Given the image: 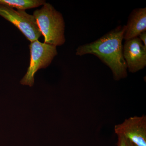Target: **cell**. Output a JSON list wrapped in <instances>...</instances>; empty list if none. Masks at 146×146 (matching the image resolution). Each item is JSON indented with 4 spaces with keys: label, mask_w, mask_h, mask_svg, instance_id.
Masks as SVG:
<instances>
[{
    "label": "cell",
    "mask_w": 146,
    "mask_h": 146,
    "mask_svg": "<svg viewBox=\"0 0 146 146\" xmlns=\"http://www.w3.org/2000/svg\"><path fill=\"white\" fill-rule=\"evenodd\" d=\"M125 30V25L119 26L96 41L80 46L76 54L94 55L110 68L115 80L125 78L127 69L122 45Z\"/></svg>",
    "instance_id": "cell-1"
},
{
    "label": "cell",
    "mask_w": 146,
    "mask_h": 146,
    "mask_svg": "<svg viewBox=\"0 0 146 146\" xmlns=\"http://www.w3.org/2000/svg\"><path fill=\"white\" fill-rule=\"evenodd\" d=\"M46 44L60 46L65 42V22L63 16L49 3H46L33 13Z\"/></svg>",
    "instance_id": "cell-2"
},
{
    "label": "cell",
    "mask_w": 146,
    "mask_h": 146,
    "mask_svg": "<svg viewBox=\"0 0 146 146\" xmlns=\"http://www.w3.org/2000/svg\"><path fill=\"white\" fill-rule=\"evenodd\" d=\"M30 50V61L26 74L20 81L21 84L32 87L34 84V76L39 69L46 68L51 63L57 54L56 46L39 42H31L29 46Z\"/></svg>",
    "instance_id": "cell-3"
},
{
    "label": "cell",
    "mask_w": 146,
    "mask_h": 146,
    "mask_svg": "<svg viewBox=\"0 0 146 146\" xmlns=\"http://www.w3.org/2000/svg\"><path fill=\"white\" fill-rule=\"evenodd\" d=\"M0 16L17 27L31 42L38 40L42 35L34 16L25 10H15L0 5Z\"/></svg>",
    "instance_id": "cell-4"
},
{
    "label": "cell",
    "mask_w": 146,
    "mask_h": 146,
    "mask_svg": "<svg viewBox=\"0 0 146 146\" xmlns=\"http://www.w3.org/2000/svg\"><path fill=\"white\" fill-rule=\"evenodd\" d=\"M115 133L122 135L136 146H146V116H134L115 125Z\"/></svg>",
    "instance_id": "cell-5"
},
{
    "label": "cell",
    "mask_w": 146,
    "mask_h": 146,
    "mask_svg": "<svg viewBox=\"0 0 146 146\" xmlns=\"http://www.w3.org/2000/svg\"><path fill=\"white\" fill-rule=\"evenodd\" d=\"M123 55L130 72L136 73L146 67V47L138 36L125 40Z\"/></svg>",
    "instance_id": "cell-6"
},
{
    "label": "cell",
    "mask_w": 146,
    "mask_h": 146,
    "mask_svg": "<svg viewBox=\"0 0 146 146\" xmlns=\"http://www.w3.org/2000/svg\"><path fill=\"white\" fill-rule=\"evenodd\" d=\"M146 31V8H137L131 12L129 18L123 39L127 40L138 37Z\"/></svg>",
    "instance_id": "cell-7"
},
{
    "label": "cell",
    "mask_w": 146,
    "mask_h": 146,
    "mask_svg": "<svg viewBox=\"0 0 146 146\" xmlns=\"http://www.w3.org/2000/svg\"><path fill=\"white\" fill-rule=\"evenodd\" d=\"M46 3L44 0H0V5L18 10H25L38 7Z\"/></svg>",
    "instance_id": "cell-8"
},
{
    "label": "cell",
    "mask_w": 146,
    "mask_h": 146,
    "mask_svg": "<svg viewBox=\"0 0 146 146\" xmlns=\"http://www.w3.org/2000/svg\"><path fill=\"white\" fill-rule=\"evenodd\" d=\"M117 146H136L125 136L122 135H117Z\"/></svg>",
    "instance_id": "cell-9"
},
{
    "label": "cell",
    "mask_w": 146,
    "mask_h": 146,
    "mask_svg": "<svg viewBox=\"0 0 146 146\" xmlns=\"http://www.w3.org/2000/svg\"><path fill=\"white\" fill-rule=\"evenodd\" d=\"M138 37L143 42L144 46L146 47V31L143 32L138 35Z\"/></svg>",
    "instance_id": "cell-10"
}]
</instances>
